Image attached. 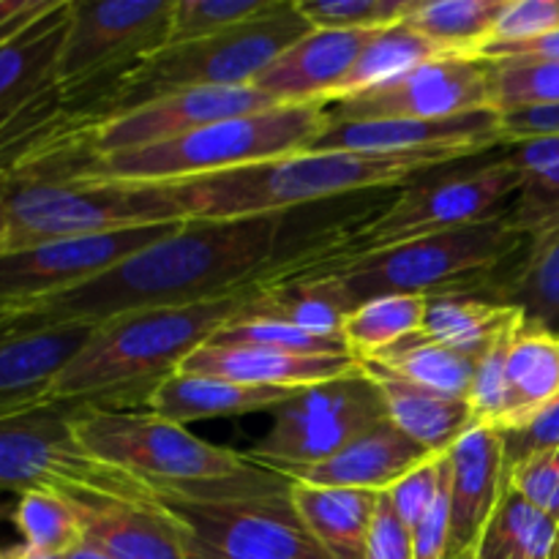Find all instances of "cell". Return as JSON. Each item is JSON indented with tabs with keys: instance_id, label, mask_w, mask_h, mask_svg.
Returning <instances> with one entry per match:
<instances>
[{
	"instance_id": "cell-52",
	"label": "cell",
	"mask_w": 559,
	"mask_h": 559,
	"mask_svg": "<svg viewBox=\"0 0 559 559\" xmlns=\"http://www.w3.org/2000/svg\"><path fill=\"white\" fill-rule=\"evenodd\" d=\"M47 5L49 0H0V41L20 31L36 14H41Z\"/></svg>"
},
{
	"instance_id": "cell-15",
	"label": "cell",
	"mask_w": 559,
	"mask_h": 559,
	"mask_svg": "<svg viewBox=\"0 0 559 559\" xmlns=\"http://www.w3.org/2000/svg\"><path fill=\"white\" fill-rule=\"evenodd\" d=\"M333 123L347 120H448L491 109L489 63L473 55H442L385 85L328 104Z\"/></svg>"
},
{
	"instance_id": "cell-4",
	"label": "cell",
	"mask_w": 559,
	"mask_h": 559,
	"mask_svg": "<svg viewBox=\"0 0 559 559\" xmlns=\"http://www.w3.org/2000/svg\"><path fill=\"white\" fill-rule=\"evenodd\" d=\"M442 156H382L349 151H300L273 162L229 169L197 180L167 183L183 222H238L287 216L295 207L369 189L402 186L429 169L445 167Z\"/></svg>"
},
{
	"instance_id": "cell-8",
	"label": "cell",
	"mask_w": 559,
	"mask_h": 559,
	"mask_svg": "<svg viewBox=\"0 0 559 559\" xmlns=\"http://www.w3.org/2000/svg\"><path fill=\"white\" fill-rule=\"evenodd\" d=\"M328 126L325 104H278L140 151L91 156L80 142L71 169L123 183H180L309 151Z\"/></svg>"
},
{
	"instance_id": "cell-26",
	"label": "cell",
	"mask_w": 559,
	"mask_h": 559,
	"mask_svg": "<svg viewBox=\"0 0 559 559\" xmlns=\"http://www.w3.org/2000/svg\"><path fill=\"white\" fill-rule=\"evenodd\" d=\"M355 298L342 276L257 278L249 287L240 314L271 317L317 336L342 338V325Z\"/></svg>"
},
{
	"instance_id": "cell-57",
	"label": "cell",
	"mask_w": 559,
	"mask_h": 559,
	"mask_svg": "<svg viewBox=\"0 0 559 559\" xmlns=\"http://www.w3.org/2000/svg\"><path fill=\"white\" fill-rule=\"evenodd\" d=\"M456 559H480V557H478V551H467V555H462V557H456Z\"/></svg>"
},
{
	"instance_id": "cell-9",
	"label": "cell",
	"mask_w": 559,
	"mask_h": 559,
	"mask_svg": "<svg viewBox=\"0 0 559 559\" xmlns=\"http://www.w3.org/2000/svg\"><path fill=\"white\" fill-rule=\"evenodd\" d=\"M74 435L96 462L131 475L147 489L211 484L240 475L251 464L246 453L205 442L147 409L76 407Z\"/></svg>"
},
{
	"instance_id": "cell-41",
	"label": "cell",
	"mask_w": 559,
	"mask_h": 559,
	"mask_svg": "<svg viewBox=\"0 0 559 559\" xmlns=\"http://www.w3.org/2000/svg\"><path fill=\"white\" fill-rule=\"evenodd\" d=\"M295 5L317 31L377 33L407 20L418 0H295Z\"/></svg>"
},
{
	"instance_id": "cell-18",
	"label": "cell",
	"mask_w": 559,
	"mask_h": 559,
	"mask_svg": "<svg viewBox=\"0 0 559 559\" xmlns=\"http://www.w3.org/2000/svg\"><path fill=\"white\" fill-rule=\"evenodd\" d=\"M82 544L112 559H189L178 519L156 497L76 491L69 495Z\"/></svg>"
},
{
	"instance_id": "cell-43",
	"label": "cell",
	"mask_w": 559,
	"mask_h": 559,
	"mask_svg": "<svg viewBox=\"0 0 559 559\" xmlns=\"http://www.w3.org/2000/svg\"><path fill=\"white\" fill-rule=\"evenodd\" d=\"M513 229L524 240L546 233L559 224V164L544 173L527 175L519 186L513 205L508 207Z\"/></svg>"
},
{
	"instance_id": "cell-35",
	"label": "cell",
	"mask_w": 559,
	"mask_h": 559,
	"mask_svg": "<svg viewBox=\"0 0 559 559\" xmlns=\"http://www.w3.org/2000/svg\"><path fill=\"white\" fill-rule=\"evenodd\" d=\"M369 364L380 366V369L391 371L396 377H404L415 385L431 388V391L459 399H467L469 382H473L475 374V358L442 347V344L426 338L424 333L404 338L396 347L385 349L377 358H369Z\"/></svg>"
},
{
	"instance_id": "cell-49",
	"label": "cell",
	"mask_w": 559,
	"mask_h": 559,
	"mask_svg": "<svg viewBox=\"0 0 559 559\" xmlns=\"http://www.w3.org/2000/svg\"><path fill=\"white\" fill-rule=\"evenodd\" d=\"M366 559H415L413 557V533L407 524L396 516L385 495L377 502L374 524H371Z\"/></svg>"
},
{
	"instance_id": "cell-34",
	"label": "cell",
	"mask_w": 559,
	"mask_h": 559,
	"mask_svg": "<svg viewBox=\"0 0 559 559\" xmlns=\"http://www.w3.org/2000/svg\"><path fill=\"white\" fill-rule=\"evenodd\" d=\"M426 314V295H377L360 300L342 325L349 355L369 360L420 333Z\"/></svg>"
},
{
	"instance_id": "cell-21",
	"label": "cell",
	"mask_w": 559,
	"mask_h": 559,
	"mask_svg": "<svg viewBox=\"0 0 559 559\" xmlns=\"http://www.w3.org/2000/svg\"><path fill=\"white\" fill-rule=\"evenodd\" d=\"M91 325L0 333V418L31 413L49 402L55 380L87 344Z\"/></svg>"
},
{
	"instance_id": "cell-13",
	"label": "cell",
	"mask_w": 559,
	"mask_h": 559,
	"mask_svg": "<svg viewBox=\"0 0 559 559\" xmlns=\"http://www.w3.org/2000/svg\"><path fill=\"white\" fill-rule=\"evenodd\" d=\"M173 5L175 0H71L58 63V87L66 102L167 47Z\"/></svg>"
},
{
	"instance_id": "cell-50",
	"label": "cell",
	"mask_w": 559,
	"mask_h": 559,
	"mask_svg": "<svg viewBox=\"0 0 559 559\" xmlns=\"http://www.w3.org/2000/svg\"><path fill=\"white\" fill-rule=\"evenodd\" d=\"M500 131L506 145L535 136H559V104L500 115Z\"/></svg>"
},
{
	"instance_id": "cell-16",
	"label": "cell",
	"mask_w": 559,
	"mask_h": 559,
	"mask_svg": "<svg viewBox=\"0 0 559 559\" xmlns=\"http://www.w3.org/2000/svg\"><path fill=\"white\" fill-rule=\"evenodd\" d=\"M273 107L278 104L257 91L254 85L202 87V91H178L169 96H158L129 112L93 120V123L76 120H80L82 151L91 156H109V153L162 145V142L178 140V136L205 129L218 120L265 112Z\"/></svg>"
},
{
	"instance_id": "cell-20",
	"label": "cell",
	"mask_w": 559,
	"mask_h": 559,
	"mask_svg": "<svg viewBox=\"0 0 559 559\" xmlns=\"http://www.w3.org/2000/svg\"><path fill=\"white\" fill-rule=\"evenodd\" d=\"M380 33V31H377ZM377 33L311 31L284 49L251 85L276 104H325Z\"/></svg>"
},
{
	"instance_id": "cell-37",
	"label": "cell",
	"mask_w": 559,
	"mask_h": 559,
	"mask_svg": "<svg viewBox=\"0 0 559 559\" xmlns=\"http://www.w3.org/2000/svg\"><path fill=\"white\" fill-rule=\"evenodd\" d=\"M11 522L31 555L66 557L82 544L80 516L63 491H27L16 500Z\"/></svg>"
},
{
	"instance_id": "cell-2",
	"label": "cell",
	"mask_w": 559,
	"mask_h": 559,
	"mask_svg": "<svg viewBox=\"0 0 559 559\" xmlns=\"http://www.w3.org/2000/svg\"><path fill=\"white\" fill-rule=\"evenodd\" d=\"M246 293L249 289H238L178 309L136 311L96 325L85 347L55 380L49 402L115 413L147 407L158 385L240 314Z\"/></svg>"
},
{
	"instance_id": "cell-29",
	"label": "cell",
	"mask_w": 559,
	"mask_h": 559,
	"mask_svg": "<svg viewBox=\"0 0 559 559\" xmlns=\"http://www.w3.org/2000/svg\"><path fill=\"white\" fill-rule=\"evenodd\" d=\"M522 317V311L495 300L491 295L451 289V293H437L426 298L420 333L442 347L478 360Z\"/></svg>"
},
{
	"instance_id": "cell-25",
	"label": "cell",
	"mask_w": 559,
	"mask_h": 559,
	"mask_svg": "<svg viewBox=\"0 0 559 559\" xmlns=\"http://www.w3.org/2000/svg\"><path fill=\"white\" fill-rule=\"evenodd\" d=\"M298 388H262L224 380L211 374L175 371L158 385L147 402V413L162 415L173 424L189 426L197 420L240 418L251 413H273L287 402Z\"/></svg>"
},
{
	"instance_id": "cell-58",
	"label": "cell",
	"mask_w": 559,
	"mask_h": 559,
	"mask_svg": "<svg viewBox=\"0 0 559 559\" xmlns=\"http://www.w3.org/2000/svg\"><path fill=\"white\" fill-rule=\"evenodd\" d=\"M557 559H559V540H557Z\"/></svg>"
},
{
	"instance_id": "cell-28",
	"label": "cell",
	"mask_w": 559,
	"mask_h": 559,
	"mask_svg": "<svg viewBox=\"0 0 559 559\" xmlns=\"http://www.w3.org/2000/svg\"><path fill=\"white\" fill-rule=\"evenodd\" d=\"M293 480V478H289ZM293 506L311 538L331 559H366L380 495L358 489H331L293 480Z\"/></svg>"
},
{
	"instance_id": "cell-44",
	"label": "cell",
	"mask_w": 559,
	"mask_h": 559,
	"mask_svg": "<svg viewBox=\"0 0 559 559\" xmlns=\"http://www.w3.org/2000/svg\"><path fill=\"white\" fill-rule=\"evenodd\" d=\"M445 453H435V456H429L426 462H420L418 467L409 469L404 478H399L391 489L382 491V495L388 497V502H391L393 511H396V516L409 527V533H413L415 524L424 519V513L429 511L431 502L437 500L442 484H445Z\"/></svg>"
},
{
	"instance_id": "cell-38",
	"label": "cell",
	"mask_w": 559,
	"mask_h": 559,
	"mask_svg": "<svg viewBox=\"0 0 559 559\" xmlns=\"http://www.w3.org/2000/svg\"><path fill=\"white\" fill-rule=\"evenodd\" d=\"M491 109L500 115L559 104V60H486Z\"/></svg>"
},
{
	"instance_id": "cell-53",
	"label": "cell",
	"mask_w": 559,
	"mask_h": 559,
	"mask_svg": "<svg viewBox=\"0 0 559 559\" xmlns=\"http://www.w3.org/2000/svg\"><path fill=\"white\" fill-rule=\"evenodd\" d=\"M63 559H112V557L102 555V551H98V549H93V546H87V544H80V546H76V549H71L69 555H66Z\"/></svg>"
},
{
	"instance_id": "cell-48",
	"label": "cell",
	"mask_w": 559,
	"mask_h": 559,
	"mask_svg": "<svg viewBox=\"0 0 559 559\" xmlns=\"http://www.w3.org/2000/svg\"><path fill=\"white\" fill-rule=\"evenodd\" d=\"M448 551H451V489H448L445 475V484H442L437 500L413 527V557L448 559Z\"/></svg>"
},
{
	"instance_id": "cell-14",
	"label": "cell",
	"mask_w": 559,
	"mask_h": 559,
	"mask_svg": "<svg viewBox=\"0 0 559 559\" xmlns=\"http://www.w3.org/2000/svg\"><path fill=\"white\" fill-rule=\"evenodd\" d=\"M180 224L186 222L3 249L0 251V314L25 309L76 284L91 282L142 246L167 238Z\"/></svg>"
},
{
	"instance_id": "cell-47",
	"label": "cell",
	"mask_w": 559,
	"mask_h": 559,
	"mask_svg": "<svg viewBox=\"0 0 559 559\" xmlns=\"http://www.w3.org/2000/svg\"><path fill=\"white\" fill-rule=\"evenodd\" d=\"M500 435L502 451H506V469H513L516 464L540 456V453L559 451V399L544 413L530 418L527 424L502 429Z\"/></svg>"
},
{
	"instance_id": "cell-32",
	"label": "cell",
	"mask_w": 559,
	"mask_h": 559,
	"mask_svg": "<svg viewBox=\"0 0 559 559\" xmlns=\"http://www.w3.org/2000/svg\"><path fill=\"white\" fill-rule=\"evenodd\" d=\"M508 0H418L407 25L445 55H478Z\"/></svg>"
},
{
	"instance_id": "cell-42",
	"label": "cell",
	"mask_w": 559,
	"mask_h": 559,
	"mask_svg": "<svg viewBox=\"0 0 559 559\" xmlns=\"http://www.w3.org/2000/svg\"><path fill=\"white\" fill-rule=\"evenodd\" d=\"M524 320V317H522ZM519 320V322H522ZM502 333L478 360H475V374L469 382L467 404L469 413H473V424H486L502 429L508 418V377H506V355H508V342H511L513 331Z\"/></svg>"
},
{
	"instance_id": "cell-5",
	"label": "cell",
	"mask_w": 559,
	"mask_h": 559,
	"mask_svg": "<svg viewBox=\"0 0 559 559\" xmlns=\"http://www.w3.org/2000/svg\"><path fill=\"white\" fill-rule=\"evenodd\" d=\"M69 126L71 120L0 191L9 229L5 249L183 222L167 183H123L71 169Z\"/></svg>"
},
{
	"instance_id": "cell-3",
	"label": "cell",
	"mask_w": 559,
	"mask_h": 559,
	"mask_svg": "<svg viewBox=\"0 0 559 559\" xmlns=\"http://www.w3.org/2000/svg\"><path fill=\"white\" fill-rule=\"evenodd\" d=\"M440 169H429L402 183L404 189L396 200L366 216L364 222L349 227L344 224L295 254L276 257L262 278L331 276L360 257L484 224L502 216L513 205L522 186V175L508 162V156L478 167H456L453 173Z\"/></svg>"
},
{
	"instance_id": "cell-24",
	"label": "cell",
	"mask_w": 559,
	"mask_h": 559,
	"mask_svg": "<svg viewBox=\"0 0 559 559\" xmlns=\"http://www.w3.org/2000/svg\"><path fill=\"white\" fill-rule=\"evenodd\" d=\"M358 366L355 355H295L267 347H216L205 344L178 371L224 377L262 388H306L336 380Z\"/></svg>"
},
{
	"instance_id": "cell-40",
	"label": "cell",
	"mask_w": 559,
	"mask_h": 559,
	"mask_svg": "<svg viewBox=\"0 0 559 559\" xmlns=\"http://www.w3.org/2000/svg\"><path fill=\"white\" fill-rule=\"evenodd\" d=\"M278 0H175L167 47L200 41L257 20Z\"/></svg>"
},
{
	"instance_id": "cell-11",
	"label": "cell",
	"mask_w": 559,
	"mask_h": 559,
	"mask_svg": "<svg viewBox=\"0 0 559 559\" xmlns=\"http://www.w3.org/2000/svg\"><path fill=\"white\" fill-rule=\"evenodd\" d=\"M74 404H44L0 418V491H104L153 497L145 484L96 462L74 435Z\"/></svg>"
},
{
	"instance_id": "cell-17",
	"label": "cell",
	"mask_w": 559,
	"mask_h": 559,
	"mask_svg": "<svg viewBox=\"0 0 559 559\" xmlns=\"http://www.w3.org/2000/svg\"><path fill=\"white\" fill-rule=\"evenodd\" d=\"M502 142L500 112L459 115L448 120H347L322 131L309 151L382 153V156H442L448 162L473 158Z\"/></svg>"
},
{
	"instance_id": "cell-22",
	"label": "cell",
	"mask_w": 559,
	"mask_h": 559,
	"mask_svg": "<svg viewBox=\"0 0 559 559\" xmlns=\"http://www.w3.org/2000/svg\"><path fill=\"white\" fill-rule=\"evenodd\" d=\"M71 0H49L41 14L0 41V126L58 87Z\"/></svg>"
},
{
	"instance_id": "cell-39",
	"label": "cell",
	"mask_w": 559,
	"mask_h": 559,
	"mask_svg": "<svg viewBox=\"0 0 559 559\" xmlns=\"http://www.w3.org/2000/svg\"><path fill=\"white\" fill-rule=\"evenodd\" d=\"M207 344H216V347H267L295 355H349L344 338L317 336V333L295 328L289 322L251 314H235L227 325L218 328L216 336Z\"/></svg>"
},
{
	"instance_id": "cell-10",
	"label": "cell",
	"mask_w": 559,
	"mask_h": 559,
	"mask_svg": "<svg viewBox=\"0 0 559 559\" xmlns=\"http://www.w3.org/2000/svg\"><path fill=\"white\" fill-rule=\"evenodd\" d=\"M527 240L513 229L508 211L473 227L451 229L413 243L393 246L380 254L347 262L338 273L355 304L377 295H437L473 289L486 282Z\"/></svg>"
},
{
	"instance_id": "cell-56",
	"label": "cell",
	"mask_w": 559,
	"mask_h": 559,
	"mask_svg": "<svg viewBox=\"0 0 559 559\" xmlns=\"http://www.w3.org/2000/svg\"><path fill=\"white\" fill-rule=\"evenodd\" d=\"M11 511H14V508H5V506H0V522H3V519H11Z\"/></svg>"
},
{
	"instance_id": "cell-31",
	"label": "cell",
	"mask_w": 559,
	"mask_h": 559,
	"mask_svg": "<svg viewBox=\"0 0 559 559\" xmlns=\"http://www.w3.org/2000/svg\"><path fill=\"white\" fill-rule=\"evenodd\" d=\"M486 289L495 300L522 311L524 320L559 331V224L530 238L516 271Z\"/></svg>"
},
{
	"instance_id": "cell-7",
	"label": "cell",
	"mask_w": 559,
	"mask_h": 559,
	"mask_svg": "<svg viewBox=\"0 0 559 559\" xmlns=\"http://www.w3.org/2000/svg\"><path fill=\"white\" fill-rule=\"evenodd\" d=\"M293 480L251 462L211 484L151 489L178 519L189 559H331L300 522Z\"/></svg>"
},
{
	"instance_id": "cell-30",
	"label": "cell",
	"mask_w": 559,
	"mask_h": 559,
	"mask_svg": "<svg viewBox=\"0 0 559 559\" xmlns=\"http://www.w3.org/2000/svg\"><path fill=\"white\" fill-rule=\"evenodd\" d=\"M508 418L502 429L527 424L559 399V331L522 320L508 342ZM500 429V431H502Z\"/></svg>"
},
{
	"instance_id": "cell-23",
	"label": "cell",
	"mask_w": 559,
	"mask_h": 559,
	"mask_svg": "<svg viewBox=\"0 0 559 559\" xmlns=\"http://www.w3.org/2000/svg\"><path fill=\"white\" fill-rule=\"evenodd\" d=\"M435 453L426 451L415 440H409L402 429L391 420H380L369 431L349 442L347 448L331 456L328 462L311 464V467L289 469L284 473L293 480H304L311 486H331V489H358V491H382L391 489L399 478L418 467Z\"/></svg>"
},
{
	"instance_id": "cell-33",
	"label": "cell",
	"mask_w": 559,
	"mask_h": 559,
	"mask_svg": "<svg viewBox=\"0 0 559 559\" xmlns=\"http://www.w3.org/2000/svg\"><path fill=\"white\" fill-rule=\"evenodd\" d=\"M559 522L506 489L478 544L480 559H557Z\"/></svg>"
},
{
	"instance_id": "cell-6",
	"label": "cell",
	"mask_w": 559,
	"mask_h": 559,
	"mask_svg": "<svg viewBox=\"0 0 559 559\" xmlns=\"http://www.w3.org/2000/svg\"><path fill=\"white\" fill-rule=\"evenodd\" d=\"M311 31L314 27L300 14L295 0H278L271 11L233 31L162 47L109 80V85L93 96L66 104V109L74 118L93 123L178 91L251 85L284 49Z\"/></svg>"
},
{
	"instance_id": "cell-45",
	"label": "cell",
	"mask_w": 559,
	"mask_h": 559,
	"mask_svg": "<svg viewBox=\"0 0 559 559\" xmlns=\"http://www.w3.org/2000/svg\"><path fill=\"white\" fill-rule=\"evenodd\" d=\"M557 31L559 0H508L489 44H519Z\"/></svg>"
},
{
	"instance_id": "cell-55",
	"label": "cell",
	"mask_w": 559,
	"mask_h": 559,
	"mask_svg": "<svg viewBox=\"0 0 559 559\" xmlns=\"http://www.w3.org/2000/svg\"><path fill=\"white\" fill-rule=\"evenodd\" d=\"M5 235H9V229H5V216H3V205H0V251L5 249Z\"/></svg>"
},
{
	"instance_id": "cell-51",
	"label": "cell",
	"mask_w": 559,
	"mask_h": 559,
	"mask_svg": "<svg viewBox=\"0 0 559 559\" xmlns=\"http://www.w3.org/2000/svg\"><path fill=\"white\" fill-rule=\"evenodd\" d=\"M506 147L508 162L516 167L522 180L527 178V175L544 173V169L557 167L559 164V136H535V140L513 142V145Z\"/></svg>"
},
{
	"instance_id": "cell-46",
	"label": "cell",
	"mask_w": 559,
	"mask_h": 559,
	"mask_svg": "<svg viewBox=\"0 0 559 559\" xmlns=\"http://www.w3.org/2000/svg\"><path fill=\"white\" fill-rule=\"evenodd\" d=\"M508 489L559 522V451L540 453L508 469Z\"/></svg>"
},
{
	"instance_id": "cell-12",
	"label": "cell",
	"mask_w": 559,
	"mask_h": 559,
	"mask_svg": "<svg viewBox=\"0 0 559 559\" xmlns=\"http://www.w3.org/2000/svg\"><path fill=\"white\" fill-rule=\"evenodd\" d=\"M271 415L267 435L246 456L278 473H289L336 456L364 431L385 420V407L358 360L349 374L298 388Z\"/></svg>"
},
{
	"instance_id": "cell-36",
	"label": "cell",
	"mask_w": 559,
	"mask_h": 559,
	"mask_svg": "<svg viewBox=\"0 0 559 559\" xmlns=\"http://www.w3.org/2000/svg\"><path fill=\"white\" fill-rule=\"evenodd\" d=\"M442 55L445 52H440L435 44L426 41L407 22L385 27V31H380L366 44L364 52L358 55L355 66L349 69V74L344 76L342 85L336 87V93H333L328 104L355 96V93H366L377 85H385L393 76L404 74V71L415 69L420 63H429L435 58H442Z\"/></svg>"
},
{
	"instance_id": "cell-54",
	"label": "cell",
	"mask_w": 559,
	"mask_h": 559,
	"mask_svg": "<svg viewBox=\"0 0 559 559\" xmlns=\"http://www.w3.org/2000/svg\"><path fill=\"white\" fill-rule=\"evenodd\" d=\"M22 546H11V549H0V559H20Z\"/></svg>"
},
{
	"instance_id": "cell-19",
	"label": "cell",
	"mask_w": 559,
	"mask_h": 559,
	"mask_svg": "<svg viewBox=\"0 0 559 559\" xmlns=\"http://www.w3.org/2000/svg\"><path fill=\"white\" fill-rule=\"evenodd\" d=\"M451 489V551L456 559L475 551L486 524L495 516L508 489L506 451L500 429L469 424V429L445 451Z\"/></svg>"
},
{
	"instance_id": "cell-1",
	"label": "cell",
	"mask_w": 559,
	"mask_h": 559,
	"mask_svg": "<svg viewBox=\"0 0 559 559\" xmlns=\"http://www.w3.org/2000/svg\"><path fill=\"white\" fill-rule=\"evenodd\" d=\"M287 216L186 222L109 271L25 309L0 314V333L104 325L153 309L205 304L249 289L278 257Z\"/></svg>"
},
{
	"instance_id": "cell-27",
	"label": "cell",
	"mask_w": 559,
	"mask_h": 559,
	"mask_svg": "<svg viewBox=\"0 0 559 559\" xmlns=\"http://www.w3.org/2000/svg\"><path fill=\"white\" fill-rule=\"evenodd\" d=\"M360 369L380 391L385 418L429 453H445L473 424L467 399L415 385L369 360H360Z\"/></svg>"
}]
</instances>
